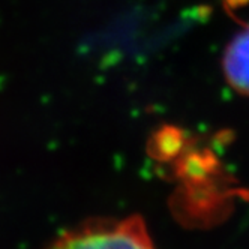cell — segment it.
<instances>
[{"label": "cell", "instance_id": "1", "mask_svg": "<svg viewBox=\"0 0 249 249\" xmlns=\"http://www.w3.org/2000/svg\"><path fill=\"white\" fill-rule=\"evenodd\" d=\"M50 249H155L141 219H124L81 228Z\"/></svg>", "mask_w": 249, "mask_h": 249}, {"label": "cell", "instance_id": "2", "mask_svg": "<svg viewBox=\"0 0 249 249\" xmlns=\"http://www.w3.org/2000/svg\"><path fill=\"white\" fill-rule=\"evenodd\" d=\"M224 72L236 90L249 95V27L228 45L224 56Z\"/></svg>", "mask_w": 249, "mask_h": 249}, {"label": "cell", "instance_id": "3", "mask_svg": "<svg viewBox=\"0 0 249 249\" xmlns=\"http://www.w3.org/2000/svg\"><path fill=\"white\" fill-rule=\"evenodd\" d=\"M230 2H234V3H237V2H239V0H230Z\"/></svg>", "mask_w": 249, "mask_h": 249}]
</instances>
